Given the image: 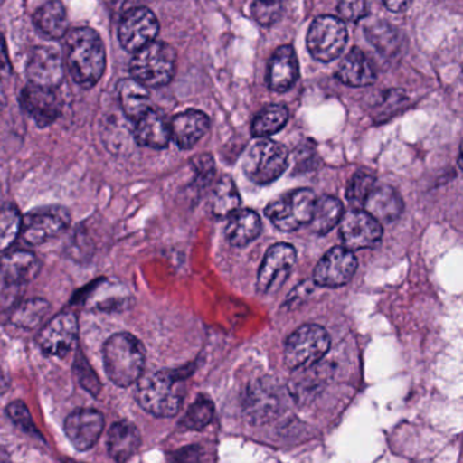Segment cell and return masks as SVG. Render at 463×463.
Here are the masks:
<instances>
[{
    "label": "cell",
    "instance_id": "obj_1",
    "mask_svg": "<svg viewBox=\"0 0 463 463\" xmlns=\"http://www.w3.org/2000/svg\"><path fill=\"white\" fill-rule=\"evenodd\" d=\"M66 64L72 80L91 89L107 70V51L101 37L91 28L72 29L67 33Z\"/></svg>",
    "mask_w": 463,
    "mask_h": 463
},
{
    "label": "cell",
    "instance_id": "obj_2",
    "mask_svg": "<svg viewBox=\"0 0 463 463\" xmlns=\"http://www.w3.org/2000/svg\"><path fill=\"white\" fill-rule=\"evenodd\" d=\"M183 379L180 373L169 370L140 376L135 392L140 408L161 419L175 417L185 395Z\"/></svg>",
    "mask_w": 463,
    "mask_h": 463
},
{
    "label": "cell",
    "instance_id": "obj_3",
    "mask_svg": "<svg viewBox=\"0 0 463 463\" xmlns=\"http://www.w3.org/2000/svg\"><path fill=\"white\" fill-rule=\"evenodd\" d=\"M108 378L118 387H129L145 373L146 349L139 338L131 333L110 335L102 349Z\"/></svg>",
    "mask_w": 463,
    "mask_h": 463
},
{
    "label": "cell",
    "instance_id": "obj_4",
    "mask_svg": "<svg viewBox=\"0 0 463 463\" xmlns=\"http://www.w3.org/2000/svg\"><path fill=\"white\" fill-rule=\"evenodd\" d=\"M177 53L172 45L153 42L135 52L129 71L132 78L146 88L159 89L169 85L175 74Z\"/></svg>",
    "mask_w": 463,
    "mask_h": 463
},
{
    "label": "cell",
    "instance_id": "obj_5",
    "mask_svg": "<svg viewBox=\"0 0 463 463\" xmlns=\"http://www.w3.org/2000/svg\"><path fill=\"white\" fill-rule=\"evenodd\" d=\"M330 349V335L319 325L306 324L298 327L284 346V363L289 370L310 367L322 360Z\"/></svg>",
    "mask_w": 463,
    "mask_h": 463
},
{
    "label": "cell",
    "instance_id": "obj_6",
    "mask_svg": "<svg viewBox=\"0 0 463 463\" xmlns=\"http://www.w3.org/2000/svg\"><path fill=\"white\" fill-rule=\"evenodd\" d=\"M288 166V151L280 143L273 140H260L254 143L245 158L243 173L251 183L268 185L278 180Z\"/></svg>",
    "mask_w": 463,
    "mask_h": 463
},
{
    "label": "cell",
    "instance_id": "obj_7",
    "mask_svg": "<svg viewBox=\"0 0 463 463\" xmlns=\"http://www.w3.org/2000/svg\"><path fill=\"white\" fill-rule=\"evenodd\" d=\"M348 43V29L345 21L333 15L316 18L308 28L306 44L308 52L316 61L329 63L345 50Z\"/></svg>",
    "mask_w": 463,
    "mask_h": 463
},
{
    "label": "cell",
    "instance_id": "obj_8",
    "mask_svg": "<svg viewBox=\"0 0 463 463\" xmlns=\"http://www.w3.org/2000/svg\"><path fill=\"white\" fill-rule=\"evenodd\" d=\"M316 199L311 189H297L273 200L265 208V215L276 229L295 232L310 222Z\"/></svg>",
    "mask_w": 463,
    "mask_h": 463
},
{
    "label": "cell",
    "instance_id": "obj_9",
    "mask_svg": "<svg viewBox=\"0 0 463 463\" xmlns=\"http://www.w3.org/2000/svg\"><path fill=\"white\" fill-rule=\"evenodd\" d=\"M71 224L69 210L59 205L37 208L23 219L24 241L28 245L40 246L63 235Z\"/></svg>",
    "mask_w": 463,
    "mask_h": 463
},
{
    "label": "cell",
    "instance_id": "obj_10",
    "mask_svg": "<svg viewBox=\"0 0 463 463\" xmlns=\"http://www.w3.org/2000/svg\"><path fill=\"white\" fill-rule=\"evenodd\" d=\"M284 408V392L278 382L260 379L251 384L243 400V414L253 425L273 421Z\"/></svg>",
    "mask_w": 463,
    "mask_h": 463
},
{
    "label": "cell",
    "instance_id": "obj_11",
    "mask_svg": "<svg viewBox=\"0 0 463 463\" xmlns=\"http://www.w3.org/2000/svg\"><path fill=\"white\" fill-rule=\"evenodd\" d=\"M158 33V18L147 7L128 10L118 25V42L129 53L137 52L146 45L156 42Z\"/></svg>",
    "mask_w": 463,
    "mask_h": 463
},
{
    "label": "cell",
    "instance_id": "obj_12",
    "mask_svg": "<svg viewBox=\"0 0 463 463\" xmlns=\"http://www.w3.org/2000/svg\"><path fill=\"white\" fill-rule=\"evenodd\" d=\"M297 264V250L288 243L273 245L265 254L257 276L256 288L260 294H270L280 288Z\"/></svg>",
    "mask_w": 463,
    "mask_h": 463
},
{
    "label": "cell",
    "instance_id": "obj_13",
    "mask_svg": "<svg viewBox=\"0 0 463 463\" xmlns=\"http://www.w3.org/2000/svg\"><path fill=\"white\" fill-rule=\"evenodd\" d=\"M78 318L72 311H63L47 322L37 335V344L43 354L64 357L74 348L78 338Z\"/></svg>",
    "mask_w": 463,
    "mask_h": 463
},
{
    "label": "cell",
    "instance_id": "obj_14",
    "mask_svg": "<svg viewBox=\"0 0 463 463\" xmlns=\"http://www.w3.org/2000/svg\"><path fill=\"white\" fill-rule=\"evenodd\" d=\"M340 234L345 248L354 251L375 248L381 242L383 229L367 211L354 208L341 218Z\"/></svg>",
    "mask_w": 463,
    "mask_h": 463
},
{
    "label": "cell",
    "instance_id": "obj_15",
    "mask_svg": "<svg viewBox=\"0 0 463 463\" xmlns=\"http://www.w3.org/2000/svg\"><path fill=\"white\" fill-rule=\"evenodd\" d=\"M357 269V260L354 251L345 246L330 249L317 264L314 283L327 288L344 286L354 278Z\"/></svg>",
    "mask_w": 463,
    "mask_h": 463
},
{
    "label": "cell",
    "instance_id": "obj_16",
    "mask_svg": "<svg viewBox=\"0 0 463 463\" xmlns=\"http://www.w3.org/2000/svg\"><path fill=\"white\" fill-rule=\"evenodd\" d=\"M66 74L63 56L52 47H37L26 63V77L32 85L53 89L61 85Z\"/></svg>",
    "mask_w": 463,
    "mask_h": 463
},
{
    "label": "cell",
    "instance_id": "obj_17",
    "mask_svg": "<svg viewBox=\"0 0 463 463\" xmlns=\"http://www.w3.org/2000/svg\"><path fill=\"white\" fill-rule=\"evenodd\" d=\"M104 428V414L96 409H78L64 421L67 438L78 451L93 449L101 438Z\"/></svg>",
    "mask_w": 463,
    "mask_h": 463
},
{
    "label": "cell",
    "instance_id": "obj_18",
    "mask_svg": "<svg viewBox=\"0 0 463 463\" xmlns=\"http://www.w3.org/2000/svg\"><path fill=\"white\" fill-rule=\"evenodd\" d=\"M20 104L26 115L42 128L55 123L61 115V99L53 89L31 83L21 91Z\"/></svg>",
    "mask_w": 463,
    "mask_h": 463
},
{
    "label": "cell",
    "instance_id": "obj_19",
    "mask_svg": "<svg viewBox=\"0 0 463 463\" xmlns=\"http://www.w3.org/2000/svg\"><path fill=\"white\" fill-rule=\"evenodd\" d=\"M299 78V61L291 45H283L273 53L268 66L267 85L272 91L289 90Z\"/></svg>",
    "mask_w": 463,
    "mask_h": 463
},
{
    "label": "cell",
    "instance_id": "obj_20",
    "mask_svg": "<svg viewBox=\"0 0 463 463\" xmlns=\"http://www.w3.org/2000/svg\"><path fill=\"white\" fill-rule=\"evenodd\" d=\"M170 134L181 150H191L210 129V118L200 110L189 109L178 113L170 121Z\"/></svg>",
    "mask_w": 463,
    "mask_h": 463
},
{
    "label": "cell",
    "instance_id": "obj_21",
    "mask_svg": "<svg viewBox=\"0 0 463 463\" xmlns=\"http://www.w3.org/2000/svg\"><path fill=\"white\" fill-rule=\"evenodd\" d=\"M135 123L137 126H135L134 137L137 145L156 148V150H162L169 146L172 140L170 124L158 110L150 108Z\"/></svg>",
    "mask_w": 463,
    "mask_h": 463
},
{
    "label": "cell",
    "instance_id": "obj_22",
    "mask_svg": "<svg viewBox=\"0 0 463 463\" xmlns=\"http://www.w3.org/2000/svg\"><path fill=\"white\" fill-rule=\"evenodd\" d=\"M363 210L379 223H392L403 211V202L398 192L389 185H375L365 200Z\"/></svg>",
    "mask_w": 463,
    "mask_h": 463
},
{
    "label": "cell",
    "instance_id": "obj_23",
    "mask_svg": "<svg viewBox=\"0 0 463 463\" xmlns=\"http://www.w3.org/2000/svg\"><path fill=\"white\" fill-rule=\"evenodd\" d=\"M142 444V435L137 425L131 421L121 420L115 422L108 433V452L116 462H126L131 459Z\"/></svg>",
    "mask_w": 463,
    "mask_h": 463
},
{
    "label": "cell",
    "instance_id": "obj_24",
    "mask_svg": "<svg viewBox=\"0 0 463 463\" xmlns=\"http://www.w3.org/2000/svg\"><path fill=\"white\" fill-rule=\"evenodd\" d=\"M337 80L351 88H365L375 83L376 72L370 59L354 48L341 61L337 70Z\"/></svg>",
    "mask_w": 463,
    "mask_h": 463
},
{
    "label": "cell",
    "instance_id": "obj_25",
    "mask_svg": "<svg viewBox=\"0 0 463 463\" xmlns=\"http://www.w3.org/2000/svg\"><path fill=\"white\" fill-rule=\"evenodd\" d=\"M39 33L50 40L61 39L69 31V15L61 0H50L40 6L33 15Z\"/></svg>",
    "mask_w": 463,
    "mask_h": 463
},
{
    "label": "cell",
    "instance_id": "obj_26",
    "mask_svg": "<svg viewBox=\"0 0 463 463\" xmlns=\"http://www.w3.org/2000/svg\"><path fill=\"white\" fill-rule=\"evenodd\" d=\"M262 223L259 213L253 210H237L230 215L226 226L227 241L232 246L242 248L249 245L261 234Z\"/></svg>",
    "mask_w": 463,
    "mask_h": 463
},
{
    "label": "cell",
    "instance_id": "obj_27",
    "mask_svg": "<svg viewBox=\"0 0 463 463\" xmlns=\"http://www.w3.org/2000/svg\"><path fill=\"white\" fill-rule=\"evenodd\" d=\"M0 270L28 286L39 276L40 270H42V261L33 251H7L0 259Z\"/></svg>",
    "mask_w": 463,
    "mask_h": 463
},
{
    "label": "cell",
    "instance_id": "obj_28",
    "mask_svg": "<svg viewBox=\"0 0 463 463\" xmlns=\"http://www.w3.org/2000/svg\"><path fill=\"white\" fill-rule=\"evenodd\" d=\"M121 109L128 120L137 121L150 109V93L147 88L134 78L118 83Z\"/></svg>",
    "mask_w": 463,
    "mask_h": 463
},
{
    "label": "cell",
    "instance_id": "obj_29",
    "mask_svg": "<svg viewBox=\"0 0 463 463\" xmlns=\"http://www.w3.org/2000/svg\"><path fill=\"white\" fill-rule=\"evenodd\" d=\"M344 215L343 203L333 196L316 199L308 227L317 235H326L332 232Z\"/></svg>",
    "mask_w": 463,
    "mask_h": 463
},
{
    "label": "cell",
    "instance_id": "obj_30",
    "mask_svg": "<svg viewBox=\"0 0 463 463\" xmlns=\"http://www.w3.org/2000/svg\"><path fill=\"white\" fill-rule=\"evenodd\" d=\"M50 311L51 303L47 299H43V298H34V299L25 300V302L21 300L13 308L10 321L20 329L33 330L42 325Z\"/></svg>",
    "mask_w": 463,
    "mask_h": 463
},
{
    "label": "cell",
    "instance_id": "obj_31",
    "mask_svg": "<svg viewBox=\"0 0 463 463\" xmlns=\"http://www.w3.org/2000/svg\"><path fill=\"white\" fill-rule=\"evenodd\" d=\"M211 211L218 218H227L241 205L237 186L230 177H222L213 186L210 199Z\"/></svg>",
    "mask_w": 463,
    "mask_h": 463
},
{
    "label": "cell",
    "instance_id": "obj_32",
    "mask_svg": "<svg viewBox=\"0 0 463 463\" xmlns=\"http://www.w3.org/2000/svg\"><path fill=\"white\" fill-rule=\"evenodd\" d=\"M288 118V109L284 105H269L254 118L251 134L254 137H272L286 127Z\"/></svg>",
    "mask_w": 463,
    "mask_h": 463
},
{
    "label": "cell",
    "instance_id": "obj_33",
    "mask_svg": "<svg viewBox=\"0 0 463 463\" xmlns=\"http://www.w3.org/2000/svg\"><path fill=\"white\" fill-rule=\"evenodd\" d=\"M23 215L14 204L0 207V253L7 251L23 232Z\"/></svg>",
    "mask_w": 463,
    "mask_h": 463
},
{
    "label": "cell",
    "instance_id": "obj_34",
    "mask_svg": "<svg viewBox=\"0 0 463 463\" xmlns=\"http://www.w3.org/2000/svg\"><path fill=\"white\" fill-rule=\"evenodd\" d=\"M213 413H215V406H213V401L205 395H199L196 401L189 406L181 425L185 430H202L213 421Z\"/></svg>",
    "mask_w": 463,
    "mask_h": 463
},
{
    "label": "cell",
    "instance_id": "obj_35",
    "mask_svg": "<svg viewBox=\"0 0 463 463\" xmlns=\"http://www.w3.org/2000/svg\"><path fill=\"white\" fill-rule=\"evenodd\" d=\"M287 0H253L251 15L261 26H272L281 20L286 12Z\"/></svg>",
    "mask_w": 463,
    "mask_h": 463
},
{
    "label": "cell",
    "instance_id": "obj_36",
    "mask_svg": "<svg viewBox=\"0 0 463 463\" xmlns=\"http://www.w3.org/2000/svg\"><path fill=\"white\" fill-rule=\"evenodd\" d=\"M376 185L375 177L365 172H357L352 175L348 186H346V199L352 207L363 208L368 194Z\"/></svg>",
    "mask_w": 463,
    "mask_h": 463
},
{
    "label": "cell",
    "instance_id": "obj_37",
    "mask_svg": "<svg viewBox=\"0 0 463 463\" xmlns=\"http://www.w3.org/2000/svg\"><path fill=\"white\" fill-rule=\"evenodd\" d=\"M367 37L373 47L378 48L381 52L394 53L398 48L397 32L389 25V23H373V25L367 28Z\"/></svg>",
    "mask_w": 463,
    "mask_h": 463
},
{
    "label": "cell",
    "instance_id": "obj_38",
    "mask_svg": "<svg viewBox=\"0 0 463 463\" xmlns=\"http://www.w3.org/2000/svg\"><path fill=\"white\" fill-rule=\"evenodd\" d=\"M26 284L0 270V313L13 310L23 300Z\"/></svg>",
    "mask_w": 463,
    "mask_h": 463
},
{
    "label": "cell",
    "instance_id": "obj_39",
    "mask_svg": "<svg viewBox=\"0 0 463 463\" xmlns=\"http://www.w3.org/2000/svg\"><path fill=\"white\" fill-rule=\"evenodd\" d=\"M74 371L80 386L86 392L97 397L99 392H101V381H99L97 373H94L93 368L90 367V363L83 356L82 351L78 352L77 356H75Z\"/></svg>",
    "mask_w": 463,
    "mask_h": 463
},
{
    "label": "cell",
    "instance_id": "obj_40",
    "mask_svg": "<svg viewBox=\"0 0 463 463\" xmlns=\"http://www.w3.org/2000/svg\"><path fill=\"white\" fill-rule=\"evenodd\" d=\"M6 411L7 416L10 417V420H12L17 427L25 430L29 435L43 439L42 433L39 432L36 425H34L31 411H29L25 402H23V401H14V402L9 403Z\"/></svg>",
    "mask_w": 463,
    "mask_h": 463
},
{
    "label": "cell",
    "instance_id": "obj_41",
    "mask_svg": "<svg viewBox=\"0 0 463 463\" xmlns=\"http://www.w3.org/2000/svg\"><path fill=\"white\" fill-rule=\"evenodd\" d=\"M338 14L346 23H359L367 14V0H338Z\"/></svg>",
    "mask_w": 463,
    "mask_h": 463
},
{
    "label": "cell",
    "instance_id": "obj_42",
    "mask_svg": "<svg viewBox=\"0 0 463 463\" xmlns=\"http://www.w3.org/2000/svg\"><path fill=\"white\" fill-rule=\"evenodd\" d=\"M194 164L196 167L197 178L202 181L203 185L210 183L215 175V164H213V158L210 156H197Z\"/></svg>",
    "mask_w": 463,
    "mask_h": 463
},
{
    "label": "cell",
    "instance_id": "obj_43",
    "mask_svg": "<svg viewBox=\"0 0 463 463\" xmlns=\"http://www.w3.org/2000/svg\"><path fill=\"white\" fill-rule=\"evenodd\" d=\"M12 71V61H10L6 40H5L4 34L0 33V80L10 77Z\"/></svg>",
    "mask_w": 463,
    "mask_h": 463
},
{
    "label": "cell",
    "instance_id": "obj_44",
    "mask_svg": "<svg viewBox=\"0 0 463 463\" xmlns=\"http://www.w3.org/2000/svg\"><path fill=\"white\" fill-rule=\"evenodd\" d=\"M381 2L392 13H402L411 6L413 0H381Z\"/></svg>",
    "mask_w": 463,
    "mask_h": 463
},
{
    "label": "cell",
    "instance_id": "obj_45",
    "mask_svg": "<svg viewBox=\"0 0 463 463\" xmlns=\"http://www.w3.org/2000/svg\"><path fill=\"white\" fill-rule=\"evenodd\" d=\"M6 93H5L4 86H2V82H0V110L4 109V108L6 107Z\"/></svg>",
    "mask_w": 463,
    "mask_h": 463
},
{
    "label": "cell",
    "instance_id": "obj_46",
    "mask_svg": "<svg viewBox=\"0 0 463 463\" xmlns=\"http://www.w3.org/2000/svg\"><path fill=\"white\" fill-rule=\"evenodd\" d=\"M9 454H7L6 451H5L2 447H0V462H4V460H9Z\"/></svg>",
    "mask_w": 463,
    "mask_h": 463
}]
</instances>
